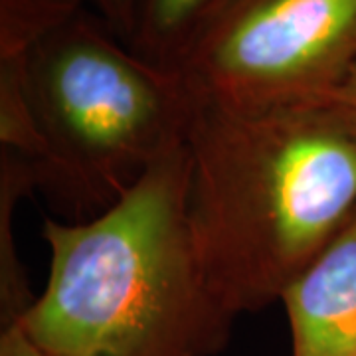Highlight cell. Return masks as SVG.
<instances>
[{
    "mask_svg": "<svg viewBox=\"0 0 356 356\" xmlns=\"http://www.w3.org/2000/svg\"><path fill=\"white\" fill-rule=\"evenodd\" d=\"M184 143L204 281L232 317L261 311L355 214L356 133L327 103L243 109L196 97Z\"/></svg>",
    "mask_w": 356,
    "mask_h": 356,
    "instance_id": "obj_1",
    "label": "cell"
},
{
    "mask_svg": "<svg viewBox=\"0 0 356 356\" xmlns=\"http://www.w3.org/2000/svg\"><path fill=\"white\" fill-rule=\"evenodd\" d=\"M186 143L119 202L83 222L44 220V291L22 318L46 356H216L236 317L210 293L192 245Z\"/></svg>",
    "mask_w": 356,
    "mask_h": 356,
    "instance_id": "obj_2",
    "label": "cell"
},
{
    "mask_svg": "<svg viewBox=\"0 0 356 356\" xmlns=\"http://www.w3.org/2000/svg\"><path fill=\"white\" fill-rule=\"evenodd\" d=\"M18 60L42 145L38 188L72 222L111 208L186 139L196 97L184 77L139 58L91 10Z\"/></svg>",
    "mask_w": 356,
    "mask_h": 356,
    "instance_id": "obj_3",
    "label": "cell"
},
{
    "mask_svg": "<svg viewBox=\"0 0 356 356\" xmlns=\"http://www.w3.org/2000/svg\"><path fill=\"white\" fill-rule=\"evenodd\" d=\"M356 65V0H234L180 67L202 102L318 103Z\"/></svg>",
    "mask_w": 356,
    "mask_h": 356,
    "instance_id": "obj_4",
    "label": "cell"
},
{
    "mask_svg": "<svg viewBox=\"0 0 356 356\" xmlns=\"http://www.w3.org/2000/svg\"><path fill=\"white\" fill-rule=\"evenodd\" d=\"M280 301L293 356H356V210Z\"/></svg>",
    "mask_w": 356,
    "mask_h": 356,
    "instance_id": "obj_5",
    "label": "cell"
},
{
    "mask_svg": "<svg viewBox=\"0 0 356 356\" xmlns=\"http://www.w3.org/2000/svg\"><path fill=\"white\" fill-rule=\"evenodd\" d=\"M234 0H137L129 50L149 64L180 72L196 42Z\"/></svg>",
    "mask_w": 356,
    "mask_h": 356,
    "instance_id": "obj_6",
    "label": "cell"
},
{
    "mask_svg": "<svg viewBox=\"0 0 356 356\" xmlns=\"http://www.w3.org/2000/svg\"><path fill=\"white\" fill-rule=\"evenodd\" d=\"M34 188H38V180L32 163L13 149L0 147V327L20 323L36 301L13 238L16 202Z\"/></svg>",
    "mask_w": 356,
    "mask_h": 356,
    "instance_id": "obj_7",
    "label": "cell"
},
{
    "mask_svg": "<svg viewBox=\"0 0 356 356\" xmlns=\"http://www.w3.org/2000/svg\"><path fill=\"white\" fill-rule=\"evenodd\" d=\"M83 4L86 0H0V58L22 56Z\"/></svg>",
    "mask_w": 356,
    "mask_h": 356,
    "instance_id": "obj_8",
    "label": "cell"
},
{
    "mask_svg": "<svg viewBox=\"0 0 356 356\" xmlns=\"http://www.w3.org/2000/svg\"><path fill=\"white\" fill-rule=\"evenodd\" d=\"M86 2L89 4L91 13L97 14L115 36L125 44L133 24L137 0H86Z\"/></svg>",
    "mask_w": 356,
    "mask_h": 356,
    "instance_id": "obj_9",
    "label": "cell"
},
{
    "mask_svg": "<svg viewBox=\"0 0 356 356\" xmlns=\"http://www.w3.org/2000/svg\"><path fill=\"white\" fill-rule=\"evenodd\" d=\"M318 103H327L329 107H332L337 115L350 127V131L356 133V65L341 81V86Z\"/></svg>",
    "mask_w": 356,
    "mask_h": 356,
    "instance_id": "obj_10",
    "label": "cell"
},
{
    "mask_svg": "<svg viewBox=\"0 0 356 356\" xmlns=\"http://www.w3.org/2000/svg\"><path fill=\"white\" fill-rule=\"evenodd\" d=\"M0 356H46L32 337L26 332L22 321L0 327Z\"/></svg>",
    "mask_w": 356,
    "mask_h": 356,
    "instance_id": "obj_11",
    "label": "cell"
}]
</instances>
